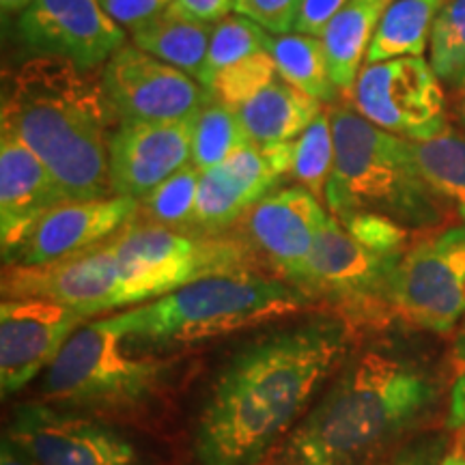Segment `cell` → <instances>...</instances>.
I'll list each match as a JSON object with an SVG mask.
<instances>
[{
	"label": "cell",
	"instance_id": "1",
	"mask_svg": "<svg viewBox=\"0 0 465 465\" xmlns=\"http://www.w3.org/2000/svg\"><path fill=\"white\" fill-rule=\"evenodd\" d=\"M349 319L312 315L243 342L220 366L194 424L199 465H259L289 438L349 356Z\"/></svg>",
	"mask_w": 465,
	"mask_h": 465
},
{
	"label": "cell",
	"instance_id": "2",
	"mask_svg": "<svg viewBox=\"0 0 465 465\" xmlns=\"http://www.w3.org/2000/svg\"><path fill=\"white\" fill-rule=\"evenodd\" d=\"M438 401L427 366L394 347L347 356L332 383L281 444L278 465H371Z\"/></svg>",
	"mask_w": 465,
	"mask_h": 465
},
{
	"label": "cell",
	"instance_id": "3",
	"mask_svg": "<svg viewBox=\"0 0 465 465\" xmlns=\"http://www.w3.org/2000/svg\"><path fill=\"white\" fill-rule=\"evenodd\" d=\"M119 119L95 75L58 56H33L3 86L0 130L44 162L67 201L113 196L108 147Z\"/></svg>",
	"mask_w": 465,
	"mask_h": 465
},
{
	"label": "cell",
	"instance_id": "4",
	"mask_svg": "<svg viewBox=\"0 0 465 465\" xmlns=\"http://www.w3.org/2000/svg\"><path fill=\"white\" fill-rule=\"evenodd\" d=\"M173 375L171 356L138 347L104 315L75 330L45 369L39 394L61 410L130 422L162 403Z\"/></svg>",
	"mask_w": 465,
	"mask_h": 465
},
{
	"label": "cell",
	"instance_id": "5",
	"mask_svg": "<svg viewBox=\"0 0 465 465\" xmlns=\"http://www.w3.org/2000/svg\"><path fill=\"white\" fill-rule=\"evenodd\" d=\"M308 304L311 298L295 284L250 270L201 278L113 317L138 347L171 356L237 330L276 322Z\"/></svg>",
	"mask_w": 465,
	"mask_h": 465
},
{
	"label": "cell",
	"instance_id": "6",
	"mask_svg": "<svg viewBox=\"0 0 465 465\" xmlns=\"http://www.w3.org/2000/svg\"><path fill=\"white\" fill-rule=\"evenodd\" d=\"M328 110L336 149L323 196L328 212H375L407 229L440 224L441 201L418 171L411 141L373 125L353 108Z\"/></svg>",
	"mask_w": 465,
	"mask_h": 465
},
{
	"label": "cell",
	"instance_id": "7",
	"mask_svg": "<svg viewBox=\"0 0 465 465\" xmlns=\"http://www.w3.org/2000/svg\"><path fill=\"white\" fill-rule=\"evenodd\" d=\"M106 243L119 270L121 308L158 300L201 278L250 272L257 254L246 240L164 229L138 220Z\"/></svg>",
	"mask_w": 465,
	"mask_h": 465
},
{
	"label": "cell",
	"instance_id": "8",
	"mask_svg": "<svg viewBox=\"0 0 465 465\" xmlns=\"http://www.w3.org/2000/svg\"><path fill=\"white\" fill-rule=\"evenodd\" d=\"M401 257L362 246L330 213L298 287L308 298L319 295L332 302L345 319H377L394 312L392 278Z\"/></svg>",
	"mask_w": 465,
	"mask_h": 465
},
{
	"label": "cell",
	"instance_id": "9",
	"mask_svg": "<svg viewBox=\"0 0 465 465\" xmlns=\"http://www.w3.org/2000/svg\"><path fill=\"white\" fill-rule=\"evenodd\" d=\"M441 80L424 56L364 65L351 91L353 110L381 130L422 143L449 130Z\"/></svg>",
	"mask_w": 465,
	"mask_h": 465
},
{
	"label": "cell",
	"instance_id": "10",
	"mask_svg": "<svg viewBox=\"0 0 465 465\" xmlns=\"http://www.w3.org/2000/svg\"><path fill=\"white\" fill-rule=\"evenodd\" d=\"M392 311L433 334L465 315V224L407 248L392 278Z\"/></svg>",
	"mask_w": 465,
	"mask_h": 465
},
{
	"label": "cell",
	"instance_id": "11",
	"mask_svg": "<svg viewBox=\"0 0 465 465\" xmlns=\"http://www.w3.org/2000/svg\"><path fill=\"white\" fill-rule=\"evenodd\" d=\"M5 435L39 465H147L138 446L113 422L42 399L17 405Z\"/></svg>",
	"mask_w": 465,
	"mask_h": 465
},
{
	"label": "cell",
	"instance_id": "12",
	"mask_svg": "<svg viewBox=\"0 0 465 465\" xmlns=\"http://www.w3.org/2000/svg\"><path fill=\"white\" fill-rule=\"evenodd\" d=\"M102 84L119 124L192 119L207 97L192 75L134 44L121 45L108 58Z\"/></svg>",
	"mask_w": 465,
	"mask_h": 465
},
{
	"label": "cell",
	"instance_id": "13",
	"mask_svg": "<svg viewBox=\"0 0 465 465\" xmlns=\"http://www.w3.org/2000/svg\"><path fill=\"white\" fill-rule=\"evenodd\" d=\"M291 166L293 141L250 143L223 164L209 168L201 177L190 232L224 235L246 216L250 207L281 188L282 179L291 177Z\"/></svg>",
	"mask_w": 465,
	"mask_h": 465
},
{
	"label": "cell",
	"instance_id": "14",
	"mask_svg": "<svg viewBox=\"0 0 465 465\" xmlns=\"http://www.w3.org/2000/svg\"><path fill=\"white\" fill-rule=\"evenodd\" d=\"M83 312L44 298H3L0 304V391L20 392L54 362L80 325Z\"/></svg>",
	"mask_w": 465,
	"mask_h": 465
},
{
	"label": "cell",
	"instance_id": "15",
	"mask_svg": "<svg viewBox=\"0 0 465 465\" xmlns=\"http://www.w3.org/2000/svg\"><path fill=\"white\" fill-rule=\"evenodd\" d=\"M17 35L35 56H58L95 72L121 45L125 31L100 0H35L17 20Z\"/></svg>",
	"mask_w": 465,
	"mask_h": 465
},
{
	"label": "cell",
	"instance_id": "16",
	"mask_svg": "<svg viewBox=\"0 0 465 465\" xmlns=\"http://www.w3.org/2000/svg\"><path fill=\"white\" fill-rule=\"evenodd\" d=\"M3 298H44L97 319L121 311V281L108 243L45 265H7Z\"/></svg>",
	"mask_w": 465,
	"mask_h": 465
},
{
	"label": "cell",
	"instance_id": "17",
	"mask_svg": "<svg viewBox=\"0 0 465 465\" xmlns=\"http://www.w3.org/2000/svg\"><path fill=\"white\" fill-rule=\"evenodd\" d=\"M328 218L330 212L311 190L293 185L270 192L248 209L240 224L250 246L298 287Z\"/></svg>",
	"mask_w": 465,
	"mask_h": 465
},
{
	"label": "cell",
	"instance_id": "18",
	"mask_svg": "<svg viewBox=\"0 0 465 465\" xmlns=\"http://www.w3.org/2000/svg\"><path fill=\"white\" fill-rule=\"evenodd\" d=\"M141 203L113 194L95 201H65L50 209L17 248L7 265H45L63 261L113 240L138 220Z\"/></svg>",
	"mask_w": 465,
	"mask_h": 465
},
{
	"label": "cell",
	"instance_id": "19",
	"mask_svg": "<svg viewBox=\"0 0 465 465\" xmlns=\"http://www.w3.org/2000/svg\"><path fill=\"white\" fill-rule=\"evenodd\" d=\"M192 162V119L119 124L108 147L113 194L141 201Z\"/></svg>",
	"mask_w": 465,
	"mask_h": 465
},
{
	"label": "cell",
	"instance_id": "20",
	"mask_svg": "<svg viewBox=\"0 0 465 465\" xmlns=\"http://www.w3.org/2000/svg\"><path fill=\"white\" fill-rule=\"evenodd\" d=\"M65 201V192L44 162L14 134L0 130V248L5 263L39 220Z\"/></svg>",
	"mask_w": 465,
	"mask_h": 465
},
{
	"label": "cell",
	"instance_id": "21",
	"mask_svg": "<svg viewBox=\"0 0 465 465\" xmlns=\"http://www.w3.org/2000/svg\"><path fill=\"white\" fill-rule=\"evenodd\" d=\"M391 3L392 0H349L319 37L339 93L351 95L381 15Z\"/></svg>",
	"mask_w": 465,
	"mask_h": 465
},
{
	"label": "cell",
	"instance_id": "22",
	"mask_svg": "<svg viewBox=\"0 0 465 465\" xmlns=\"http://www.w3.org/2000/svg\"><path fill=\"white\" fill-rule=\"evenodd\" d=\"M323 113L322 102L278 78L237 110L248 138L257 144L298 141Z\"/></svg>",
	"mask_w": 465,
	"mask_h": 465
},
{
	"label": "cell",
	"instance_id": "23",
	"mask_svg": "<svg viewBox=\"0 0 465 465\" xmlns=\"http://www.w3.org/2000/svg\"><path fill=\"white\" fill-rule=\"evenodd\" d=\"M212 28L213 25L194 20L173 3L158 17L130 35L136 48L182 69L196 80L205 63Z\"/></svg>",
	"mask_w": 465,
	"mask_h": 465
},
{
	"label": "cell",
	"instance_id": "24",
	"mask_svg": "<svg viewBox=\"0 0 465 465\" xmlns=\"http://www.w3.org/2000/svg\"><path fill=\"white\" fill-rule=\"evenodd\" d=\"M446 0H392L381 15L364 65L399 56H422Z\"/></svg>",
	"mask_w": 465,
	"mask_h": 465
},
{
	"label": "cell",
	"instance_id": "25",
	"mask_svg": "<svg viewBox=\"0 0 465 465\" xmlns=\"http://www.w3.org/2000/svg\"><path fill=\"white\" fill-rule=\"evenodd\" d=\"M267 52L274 58L278 75L284 83L322 104L336 102L339 89L330 75L322 39L302 33L270 35Z\"/></svg>",
	"mask_w": 465,
	"mask_h": 465
},
{
	"label": "cell",
	"instance_id": "26",
	"mask_svg": "<svg viewBox=\"0 0 465 465\" xmlns=\"http://www.w3.org/2000/svg\"><path fill=\"white\" fill-rule=\"evenodd\" d=\"M422 179L441 203L457 209L465 224V134L450 127L440 136L411 143Z\"/></svg>",
	"mask_w": 465,
	"mask_h": 465
},
{
	"label": "cell",
	"instance_id": "27",
	"mask_svg": "<svg viewBox=\"0 0 465 465\" xmlns=\"http://www.w3.org/2000/svg\"><path fill=\"white\" fill-rule=\"evenodd\" d=\"M250 143L237 110L207 93L199 113L192 116V164L205 173Z\"/></svg>",
	"mask_w": 465,
	"mask_h": 465
},
{
	"label": "cell",
	"instance_id": "28",
	"mask_svg": "<svg viewBox=\"0 0 465 465\" xmlns=\"http://www.w3.org/2000/svg\"><path fill=\"white\" fill-rule=\"evenodd\" d=\"M201 177V168H196L192 162L185 164L182 171L174 173L164 183H160L144 199L138 201L141 203V213L138 216L147 218L149 224L190 232Z\"/></svg>",
	"mask_w": 465,
	"mask_h": 465
},
{
	"label": "cell",
	"instance_id": "29",
	"mask_svg": "<svg viewBox=\"0 0 465 465\" xmlns=\"http://www.w3.org/2000/svg\"><path fill=\"white\" fill-rule=\"evenodd\" d=\"M270 35L272 33H267L265 28L254 25L252 20H248V17L243 15L235 14L220 20L218 25H213L212 28L207 56L196 83L207 91L209 86H212L213 78H216L224 67L254 54V52L267 50V39H270Z\"/></svg>",
	"mask_w": 465,
	"mask_h": 465
},
{
	"label": "cell",
	"instance_id": "30",
	"mask_svg": "<svg viewBox=\"0 0 465 465\" xmlns=\"http://www.w3.org/2000/svg\"><path fill=\"white\" fill-rule=\"evenodd\" d=\"M334 155L332 121H330V110H323L298 141H293L291 177L302 188L311 190L317 199H323L334 171Z\"/></svg>",
	"mask_w": 465,
	"mask_h": 465
},
{
	"label": "cell",
	"instance_id": "31",
	"mask_svg": "<svg viewBox=\"0 0 465 465\" xmlns=\"http://www.w3.org/2000/svg\"><path fill=\"white\" fill-rule=\"evenodd\" d=\"M278 78L281 75H278L274 58L267 50H261L224 67L213 78L207 93L216 97L218 102H223L224 106L240 110L243 104L257 97L261 91L267 89L272 83H276Z\"/></svg>",
	"mask_w": 465,
	"mask_h": 465
},
{
	"label": "cell",
	"instance_id": "32",
	"mask_svg": "<svg viewBox=\"0 0 465 465\" xmlns=\"http://www.w3.org/2000/svg\"><path fill=\"white\" fill-rule=\"evenodd\" d=\"M429 63L450 86L465 72V0H446L440 9L429 39Z\"/></svg>",
	"mask_w": 465,
	"mask_h": 465
},
{
	"label": "cell",
	"instance_id": "33",
	"mask_svg": "<svg viewBox=\"0 0 465 465\" xmlns=\"http://www.w3.org/2000/svg\"><path fill=\"white\" fill-rule=\"evenodd\" d=\"M336 218L353 240L371 248L373 252L388 254V257L405 254L407 242H410V229L394 223L392 218L375 212H362V209L341 213Z\"/></svg>",
	"mask_w": 465,
	"mask_h": 465
},
{
	"label": "cell",
	"instance_id": "34",
	"mask_svg": "<svg viewBox=\"0 0 465 465\" xmlns=\"http://www.w3.org/2000/svg\"><path fill=\"white\" fill-rule=\"evenodd\" d=\"M302 0H235V14L272 35L295 33Z\"/></svg>",
	"mask_w": 465,
	"mask_h": 465
},
{
	"label": "cell",
	"instance_id": "35",
	"mask_svg": "<svg viewBox=\"0 0 465 465\" xmlns=\"http://www.w3.org/2000/svg\"><path fill=\"white\" fill-rule=\"evenodd\" d=\"M449 433L444 431L418 435L388 457H381L375 465H441L449 455Z\"/></svg>",
	"mask_w": 465,
	"mask_h": 465
},
{
	"label": "cell",
	"instance_id": "36",
	"mask_svg": "<svg viewBox=\"0 0 465 465\" xmlns=\"http://www.w3.org/2000/svg\"><path fill=\"white\" fill-rule=\"evenodd\" d=\"M100 5L124 31L134 33L158 17L173 0H100Z\"/></svg>",
	"mask_w": 465,
	"mask_h": 465
},
{
	"label": "cell",
	"instance_id": "37",
	"mask_svg": "<svg viewBox=\"0 0 465 465\" xmlns=\"http://www.w3.org/2000/svg\"><path fill=\"white\" fill-rule=\"evenodd\" d=\"M349 0H302L295 33L322 37L325 26L332 22V17L345 7Z\"/></svg>",
	"mask_w": 465,
	"mask_h": 465
},
{
	"label": "cell",
	"instance_id": "38",
	"mask_svg": "<svg viewBox=\"0 0 465 465\" xmlns=\"http://www.w3.org/2000/svg\"><path fill=\"white\" fill-rule=\"evenodd\" d=\"M449 429H465V339L459 342L455 353V380L450 388Z\"/></svg>",
	"mask_w": 465,
	"mask_h": 465
},
{
	"label": "cell",
	"instance_id": "39",
	"mask_svg": "<svg viewBox=\"0 0 465 465\" xmlns=\"http://www.w3.org/2000/svg\"><path fill=\"white\" fill-rule=\"evenodd\" d=\"M183 14L205 25H218L235 11V0H173Z\"/></svg>",
	"mask_w": 465,
	"mask_h": 465
},
{
	"label": "cell",
	"instance_id": "40",
	"mask_svg": "<svg viewBox=\"0 0 465 465\" xmlns=\"http://www.w3.org/2000/svg\"><path fill=\"white\" fill-rule=\"evenodd\" d=\"M0 465H39L35 459L20 449L9 435H3L0 444Z\"/></svg>",
	"mask_w": 465,
	"mask_h": 465
},
{
	"label": "cell",
	"instance_id": "41",
	"mask_svg": "<svg viewBox=\"0 0 465 465\" xmlns=\"http://www.w3.org/2000/svg\"><path fill=\"white\" fill-rule=\"evenodd\" d=\"M35 0H0V7H3L5 15L11 14H25V11L31 7Z\"/></svg>",
	"mask_w": 465,
	"mask_h": 465
},
{
	"label": "cell",
	"instance_id": "42",
	"mask_svg": "<svg viewBox=\"0 0 465 465\" xmlns=\"http://www.w3.org/2000/svg\"><path fill=\"white\" fill-rule=\"evenodd\" d=\"M441 465H465V455L459 449L450 450L449 455L444 457V461H441Z\"/></svg>",
	"mask_w": 465,
	"mask_h": 465
},
{
	"label": "cell",
	"instance_id": "43",
	"mask_svg": "<svg viewBox=\"0 0 465 465\" xmlns=\"http://www.w3.org/2000/svg\"><path fill=\"white\" fill-rule=\"evenodd\" d=\"M452 89L461 93V95H465V72H463L461 75H459V78L455 80V83H452Z\"/></svg>",
	"mask_w": 465,
	"mask_h": 465
},
{
	"label": "cell",
	"instance_id": "44",
	"mask_svg": "<svg viewBox=\"0 0 465 465\" xmlns=\"http://www.w3.org/2000/svg\"><path fill=\"white\" fill-rule=\"evenodd\" d=\"M457 449L463 452L465 455V429H461V435H459V441H457Z\"/></svg>",
	"mask_w": 465,
	"mask_h": 465
},
{
	"label": "cell",
	"instance_id": "45",
	"mask_svg": "<svg viewBox=\"0 0 465 465\" xmlns=\"http://www.w3.org/2000/svg\"><path fill=\"white\" fill-rule=\"evenodd\" d=\"M459 114H461V121L465 124V97H463V104H461V110H459Z\"/></svg>",
	"mask_w": 465,
	"mask_h": 465
}]
</instances>
